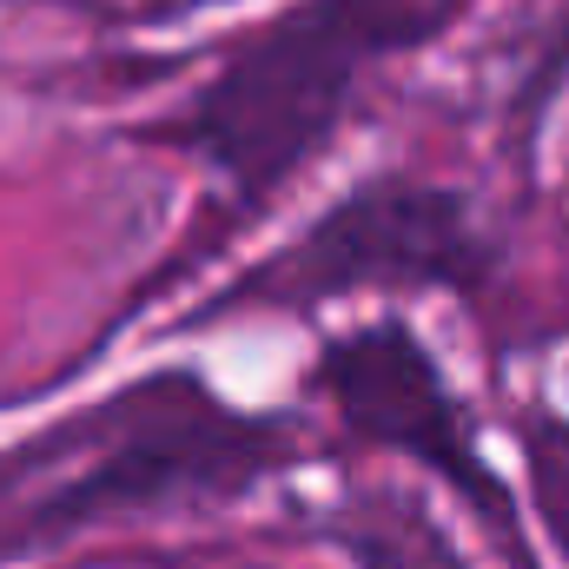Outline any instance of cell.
Returning a JSON list of instances; mask_svg holds the SVG:
<instances>
[{"label": "cell", "mask_w": 569, "mask_h": 569, "mask_svg": "<svg viewBox=\"0 0 569 569\" xmlns=\"http://www.w3.org/2000/svg\"><path fill=\"white\" fill-rule=\"evenodd\" d=\"M318 385L338 405V418L378 450H398L411 463H425L430 477H443L517 557H523V523H517V497L503 490V477L483 463L470 411L457 405L450 378L437 371L425 338L398 318L358 325L345 338H331L318 351Z\"/></svg>", "instance_id": "cell-3"}, {"label": "cell", "mask_w": 569, "mask_h": 569, "mask_svg": "<svg viewBox=\"0 0 569 569\" xmlns=\"http://www.w3.org/2000/svg\"><path fill=\"white\" fill-rule=\"evenodd\" d=\"M490 272V239L470 219V199L443 186H365L345 206H331L279 266L266 291L284 298H325L358 284H443L470 291Z\"/></svg>", "instance_id": "cell-4"}, {"label": "cell", "mask_w": 569, "mask_h": 569, "mask_svg": "<svg viewBox=\"0 0 569 569\" xmlns=\"http://www.w3.org/2000/svg\"><path fill=\"white\" fill-rule=\"evenodd\" d=\"M87 430H93V443L80 457H67V470L27 503V537L60 543L87 523L159 510L172 497L239 490L279 457L272 430L226 411L192 378L140 385L120 405L93 411Z\"/></svg>", "instance_id": "cell-2"}, {"label": "cell", "mask_w": 569, "mask_h": 569, "mask_svg": "<svg viewBox=\"0 0 569 569\" xmlns=\"http://www.w3.org/2000/svg\"><path fill=\"white\" fill-rule=\"evenodd\" d=\"M463 7L470 0H298L226 53L179 140L226 172L239 199H266L331 140L378 60L437 40Z\"/></svg>", "instance_id": "cell-1"}]
</instances>
